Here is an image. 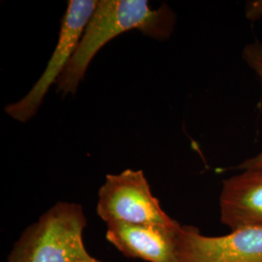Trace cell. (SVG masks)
Segmentation results:
<instances>
[{"mask_svg": "<svg viewBox=\"0 0 262 262\" xmlns=\"http://www.w3.org/2000/svg\"><path fill=\"white\" fill-rule=\"evenodd\" d=\"M177 227L111 223L106 240L124 256L146 262H180Z\"/></svg>", "mask_w": 262, "mask_h": 262, "instance_id": "6", "label": "cell"}, {"mask_svg": "<svg viewBox=\"0 0 262 262\" xmlns=\"http://www.w3.org/2000/svg\"><path fill=\"white\" fill-rule=\"evenodd\" d=\"M86 225L82 205L57 202L20 233L7 262H109L97 259L86 251Z\"/></svg>", "mask_w": 262, "mask_h": 262, "instance_id": "2", "label": "cell"}, {"mask_svg": "<svg viewBox=\"0 0 262 262\" xmlns=\"http://www.w3.org/2000/svg\"><path fill=\"white\" fill-rule=\"evenodd\" d=\"M220 219L231 231L262 226V168L247 169L225 179L220 194Z\"/></svg>", "mask_w": 262, "mask_h": 262, "instance_id": "7", "label": "cell"}, {"mask_svg": "<svg viewBox=\"0 0 262 262\" xmlns=\"http://www.w3.org/2000/svg\"><path fill=\"white\" fill-rule=\"evenodd\" d=\"M176 15L166 4L151 9L147 0H99L75 53L56 82L66 96L75 94L94 56L111 40L130 30L145 36L166 40L172 34Z\"/></svg>", "mask_w": 262, "mask_h": 262, "instance_id": "1", "label": "cell"}, {"mask_svg": "<svg viewBox=\"0 0 262 262\" xmlns=\"http://www.w3.org/2000/svg\"><path fill=\"white\" fill-rule=\"evenodd\" d=\"M242 57L253 72L258 77L262 84V44L258 41H253L244 48ZM241 170L262 168V150L255 157L246 159L238 166Z\"/></svg>", "mask_w": 262, "mask_h": 262, "instance_id": "8", "label": "cell"}, {"mask_svg": "<svg viewBox=\"0 0 262 262\" xmlns=\"http://www.w3.org/2000/svg\"><path fill=\"white\" fill-rule=\"evenodd\" d=\"M245 17L250 21L262 18V0H249L245 4Z\"/></svg>", "mask_w": 262, "mask_h": 262, "instance_id": "9", "label": "cell"}, {"mask_svg": "<svg viewBox=\"0 0 262 262\" xmlns=\"http://www.w3.org/2000/svg\"><path fill=\"white\" fill-rule=\"evenodd\" d=\"M180 262H262V226L244 227L223 236H206L182 225Z\"/></svg>", "mask_w": 262, "mask_h": 262, "instance_id": "5", "label": "cell"}, {"mask_svg": "<svg viewBox=\"0 0 262 262\" xmlns=\"http://www.w3.org/2000/svg\"><path fill=\"white\" fill-rule=\"evenodd\" d=\"M96 3L95 0L68 1L67 10L61 19L58 40L45 70L28 94L19 101L4 108L5 113L12 119L27 122L37 114L51 85L56 84L74 55Z\"/></svg>", "mask_w": 262, "mask_h": 262, "instance_id": "4", "label": "cell"}, {"mask_svg": "<svg viewBox=\"0 0 262 262\" xmlns=\"http://www.w3.org/2000/svg\"><path fill=\"white\" fill-rule=\"evenodd\" d=\"M96 214L106 225L122 223L169 228L181 225L161 208L142 170L108 174L97 193Z\"/></svg>", "mask_w": 262, "mask_h": 262, "instance_id": "3", "label": "cell"}]
</instances>
